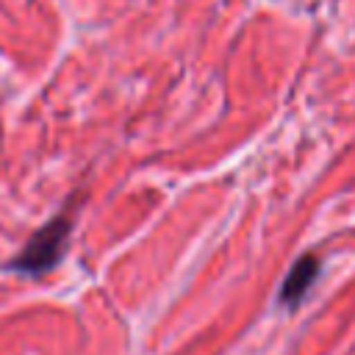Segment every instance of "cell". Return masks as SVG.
<instances>
[{"instance_id":"1","label":"cell","mask_w":355,"mask_h":355,"mask_svg":"<svg viewBox=\"0 0 355 355\" xmlns=\"http://www.w3.org/2000/svg\"><path fill=\"white\" fill-rule=\"evenodd\" d=\"M72 208H64L61 214H55L50 222H44L28 241L25 247L11 258V269L22 272V275H44L50 272L61 255L67 252L69 244V233H72Z\"/></svg>"},{"instance_id":"2","label":"cell","mask_w":355,"mask_h":355,"mask_svg":"<svg viewBox=\"0 0 355 355\" xmlns=\"http://www.w3.org/2000/svg\"><path fill=\"white\" fill-rule=\"evenodd\" d=\"M316 275H319V258L316 255H302L288 269V275H286V280L280 286V302L283 305H297L308 294V288L313 286Z\"/></svg>"}]
</instances>
